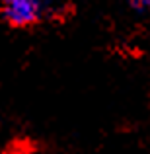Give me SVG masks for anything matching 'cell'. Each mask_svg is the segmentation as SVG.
Returning a JSON list of instances; mask_svg holds the SVG:
<instances>
[{"mask_svg": "<svg viewBox=\"0 0 150 154\" xmlns=\"http://www.w3.org/2000/svg\"><path fill=\"white\" fill-rule=\"evenodd\" d=\"M57 0H0V16L12 29H31L55 18Z\"/></svg>", "mask_w": 150, "mask_h": 154, "instance_id": "obj_1", "label": "cell"}, {"mask_svg": "<svg viewBox=\"0 0 150 154\" xmlns=\"http://www.w3.org/2000/svg\"><path fill=\"white\" fill-rule=\"evenodd\" d=\"M135 16H150V0H123Z\"/></svg>", "mask_w": 150, "mask_h": 154, "instance_id": "obj_2", "label": "cell"}]
</instances>
